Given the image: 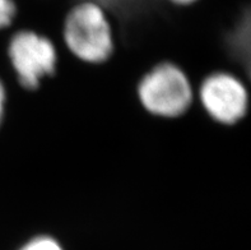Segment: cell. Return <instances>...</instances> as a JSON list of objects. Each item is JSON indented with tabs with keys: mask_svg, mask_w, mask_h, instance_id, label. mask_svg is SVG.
Here are the masks:
<instances>
[{
	"mask_svg": "<svg viewBox=\"0 0 251 250\" xmlns=\"http://www.w3.org/2000/svg\"><path fill=\"white\" fill-rule=\"evenodd\" d=\"M195 89L186 70L172 61H161L142 76L135 92L140 106L150 115L176 119L194 108Z\"/></svg>",
	"mask_w": 251,
	"mask_h": 250,
	"instance_id": "6da1fadb",
	"label": "cell"
},
{
	"mask_svg": "<svg viewBox=\"0 0 251 250\" xmlns=\"http://www.w3.org/2000/svg\"><path fill=\"white\" fill-rule=\"evenodd\" d=\"M95 3L100 4L101 6H111V8H118V9H123L124 6L130 5L137 0H92Z\"/></svg>",
	"mask_w": 251,
	"mask_h": 250,
	"instance_id": "52a82bcc",
	"label": "cell"
},
{
	"mask_svg": "<svg viewBox=\"0 0 251 250\" xmlns=\"http://www.w3.org/2000/svg\"><path fill=\"white\" fill-rule=\"evenodd\" d=\"M171 3L177 4V5H190V4L197 3L198 0H169Z\"/></svg>",
	"mask_w": 251,
	"mask_h": 250,
	"instance_id": "9c48e42d",
	"label": "cell"
},
{
	"mask_svg": "<svg viewBox=\"0 0 251 250\" xmlns=\"http://www.w3.org/2000/svg\"><path fill=\"white\" fill-rule=\"evenodd\" d=\"M18 250H64V248L50 235H37L25 241Z\"/></svg>",
	"mask_w": 251,
	"mask_h": 250,
	"instance_id": "5b68a950",
	"label": "cell"
},
{
	"mask_svg": "<svg viewBox=\"0 0 251 250\" xmlns=\"http://www.w3.org/2000/svg\"><path fill=\"white\" fill-rule=\"evenodd\" d=\"M6 98H8V93H6L5 84L3 83V81L0 80V127L3 124L4 117H5Z\"/></svg>",
	"mask_w": 251,
	"mask_h": 250,
	"instance_id": "ba28073f",
	"label": "cell"
},
{
	"mask_svg": "<svg viewBox=\"0 0 251 250\" xmlns=\"http://www.w3.org/2000/svg\"><path fill=\"white\" fill-rule=\"evenodd\" d=\"M197 105L204 115L222 127H233L248 112L246 84L229 72H212L197 83Z\"/></svg>",
	"mask_w": 251,
	"mask_h": 250,
	"instance_id": "277c9868",
	"label": "cell"
},
{
	"mask_svg": "<svg viewBox=\"0 0 251 250\" xmlns=\"http://www.w3.org/2000/svg\"><path fill=\"white\" fill-rule=\"evenodd\" d=\"M17 16L14 0H0V31L8 28Z\"/></svg>",
	"mask_w": 251,
	"mask_h": 250,
	"instance_id": "8992f818",
	"label": "cell"
},
{
	"mask_svg": "<svg viewBox=\"0 0 251 250\" xmlns=\"http://www.w3.org/2000/svg\"><path fill=\"white\" fill-rule=\"evenodd\" d=\"M6 56L19 85L27 91L40 88L56 72L59 54L54 42L32 29H21L10 37Z\"/></svg>",
	"mask_w": 251,
	"mask_h": 250,
	"instance_id": "3957f363",
	"label": "cell"
},
{
	"mask_svg": "<svg viewBox=\"0 0 251 250\" xmlns=\"http://www.w3.org/2000/svg\"><path fill=\"white\" fill-rule=\"evenodd\" d=\"M63 40L70 54L88 65H101L115 53L111 22L103 6L92 0L76 4L68 12Z\"/></svg>",
	"mask_w": 251,
	"mask_h": 250,
	"instance_id": "7a4b0ae2",
	"label": "cell"
}]
</instances>
